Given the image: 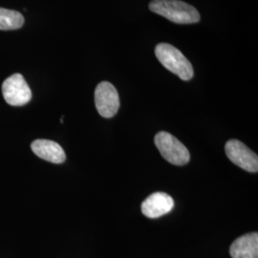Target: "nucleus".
Returning a JSON list of instances; mask_svg holds the SVG:
<instances>
[{"label":"nucleus","mask_w":258,"mask_h":258,"mask_svg":"<svg viewBox=\"0 0 258 258\" xmlns=\"http://www.w3.org/2000/svg\"><path fill=\"white\" fill-rule=\"evenodd\" d=\"M155 55L161 64L183 81L194 77V67L183 53L170 44L160 43L155 48Z\"/></svg>","instance_id":"obj_2"},{"label":"nucleus","mask_w":258,"mask_h":258,"mask_svg":"<svg viewBox=\"0 0 258 258\" xmlns=\"http://www.w3.org/2000/svg\"><path fill=\"white\" fill-rule=\"evenodd\" d=\"M232 258H258V233L250 232L240 236L231 245Z\"/></svg>","instance_id":"obj_9"},{"label":"nucleus","mask_w":258,"mask_h":258,"mask_svg":"<svg viewBox=\"0 0 258 258\" xmlns=\"http://www.w3.org/2000/svg\"><path fill=\"white\" fill-rule=\"evenodd\" d=\"M149 9L178 24H192L200 20L198 11L180 0H152L149 3Z\"/></svg>","instance_id":"obj_1"},{"label":"nucleus","mask_w":258,"mask_h":258,"mask_svg":"<svg viewBox=\"0 0 258 258\" xmlns=\"http://www.w3.org/2000/svg\"><path fill=\"white\" fill-rule=\"evenodd\" d=\"M226 154L231 162L242 169L256 173L258 171V157L245 144L238 140H230L227 142Z\"/></svg>","instance_id":"obj_6"},{"label":"nucleus","mask_w":258,"mask_h":258,"mask_svg":"<svg viewBox=\"0 0 258 258\" xmlns=\"http://www.w3.org/2000/svg\"><path fill=\"white\" fill-rule=\"evenodd\" d=\"M174 200L166 192H154L142 204V212L148 218H158L171 212Z\"/></svg>","instance_id":"obj_7"},{"label":"nucleus","mask_w":258,"mask_h":258,"mask_svg":"<svg viewBox=\"0 0 258 258\" xmlns=\"http://www.w3.org/2000/svg\"><path fill=\"white\" fill-rule=\"evenodd\" d=\"M95 103L99 114L103 118L114 117L120 107V98L112 83L102 82L95 90Z\"/></svg>","instance_id":"obj_5"},{"label":"nucleus","mask_w":258,"mask_h":258,"mask_svg":"<svg viewBox=\"0 0 258 258\" xmlns=\"http://www.w3.org/2000/svg\"><path fill=\"white\" fill-rule=\"evenodd\" d=\"M157 148L164 159L172 165L184 166L190 160L187 148L170 133L161 131L154 138Z\"/></svg>","instance_id":"obj_3"},{"label":"nucleus","mask_w":258,"mask_h":258,"mask_svg":"<svg viewBox=\"0 0 258 258\" xmlns=\"http://www.w3.org/2000/svg\"><path fill=\"white\" fill-rule=\"evenodd\" d=\"M2 94L5 102L12 106H23L32 99V91L20 74L12 75L4 81Z\"/></svg>","instance_id":"obj_4"},{"label":"nucleus","mask_w":258,"mask_h":258,"mask_svg":"<svg viewBox=\"0 0 258 258\" xmlns=\"http://www.w3.org/2000/svg\"><path fill=\"white\" fill-rule=\"evenodd\" d=\"M31 148L37 157L53 164H62L66 159L63 148L54 141L38 139L32 143Z\"/></svg>","instance_id":"obj_8"},{"label":"nucleus","mask_w":258,"mask_h":258,"mask_svg":"<svg viewBox=\"0 0 258 258\" xmlns=\"http://www.w3.org/2000/svg\"><path fill=\"white\" fill-rule=\"evenodd\" d=\"M24 24L23 16L17 11L0 8V30H18Z\"/></svg>","instance_id":"obj_10"}]
</instances>
